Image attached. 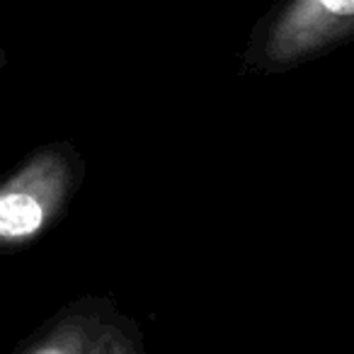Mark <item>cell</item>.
I'll list each match as a JSON object with an SVG mask.
<instances>
[{"label": "cell", "mask_w": 354, "mask_h": 354, "mask_svg": "<svg viewBox=\"0 0 354 354\" xmlns=\"http://www.w3.org/2000/svg\"><path fill=\"white\" fill-rule=\"evenodd\" d=\"M117 310L109 296H78L17 344L12 354H93Z\"/></svg>", "instance_id": "7a4b0ae2"}, {"label": "cell", "mask_w": 354, "mask_h": 354, "mask_svg": "<svg viewBox=\"0 0 354 354\" xmlns=\"http://www.w3.org/2000/svg\"><path fill=\"white\" fill-rule=\"evenodd\" d=\"M313 3L339 25H347L354 15V0H313Z\"/></svg>", "instance_id": "277c9868"}, {"label": "cell", "mask_w": 354, "mask_h": 354, "mask_svg": "<svg viewBox=\"0 0 354 354\" xmlns=\"http://www.w3.org/2000/svg\"><path fill=\"white\" fill-rule=\"evenodd\" d=\"M85 158L71 141L37 146L0 177V252L35 245L66 216L85 183Z\"/></svg>", "instance_id": "6da1fadb"}, {"label": "cell", "mask_w": 354, "mask_h": 354, "mask_svg": "<svg viewBox=\"0 0 354 354\" xmlns=\"http://www.w3.org/2000/svg\"><path fill=\"white\" fill-rule=\"evenodd\" d=\"M93 354H146L141 325L131 315L117 310Z\"/></svg>", "instance_id": "3957f363"}]
</instances>
